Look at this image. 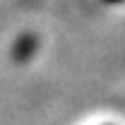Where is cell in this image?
<instances>
[{
  "label": "cell",
  "instance_id": "obj_1",
  "mask_svg": "<svg viewBox=\"0 0 125 125\" xmlns=\"http://www.w3.org/2000/svg\"><path fill=\"white\" fill-rule=\"evenodd\" d=\"M106 2H123V0H106Z\"/></svg>",
  "mask_w": 125,
  "mask_h": 125
}]
</instances>
